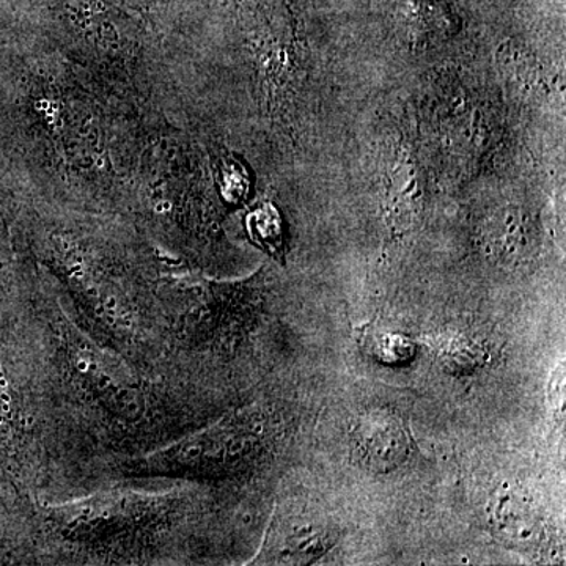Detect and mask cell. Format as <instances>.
Returning <instances> with one entry per match:
<instances>
[{
    "instance_id": "277c9868",
    "label": "cell",
    "mask_w": 566,
    "mask_h": 566,
    "mask_svg": "<svg viewBox=\"0 0 566 566\" xmlns=\"http://www.w3.org/2000/svg\"><path fill=\"white\" fill-rule=\"evenodd\" d=\"M132 10L166 41L167 50L193 36L203 0H117Z\"/></svg>"
},
{
    "instance_id": "5b68a950",
    "label": "cell",
    "mask_w": 566,
    "mask_h": 566,
    "mask_svg": "<svg viewBox=\"0 0 566 566\" xmlns=\"http://www.w3.org/2000/svg\"><path fill=\"white\" fill-rule=\"evenodd\" d=\"M360 346L371 359L386 365L408 364L416 356L417 346L408 335L379 324H368L359 334Z\"/></svg>"
},
{
    "instance_id": "52a82bcc",
    "label": "cell",
    "mask_w": 566,
    "mask_h": 566,
    "mask_svg": "<svg viewBox=\"0 0 566 566\" xmlns=\"http://www.w3.org/2000/svg\"><path fill=\"white\" fill-rule=\"evenodd\" d=\"M385 422V420H382ZM368 430H364V442L368 450L374 449V452L368 455L374 458H381V464H395V458L403 455L406 452V439L400 424L394 422L379 423L374 428V424H367Z\"/></svg>"
},
{
    "instance_id": "7a4b0ae2",
    "label": "cell",
    "mask_w": 566,
    "mask_h": 566,
    "mask_svg": "<svg viewBox=\"0 0 566 566\" xmlns=\"http://www.w3.org/2000/svg\"><path fill=\"white\" fill-rule=\"evenodd\" d=\"M9 20L126 98L178 120L166 41L117 0H13Z\"/></svg>"
},
{
    "instance_id": "8992f818",
    "label": "cell",
    "mask_w": 566,
    "mask_h": 566,
    "mask_svg": "<svg viewBox=\"0 0 566 566\" xmlns=\"http://www.w3.org/2000/svg\"><path fill=\"white\" fill-rule=\"evenodd\" d=\"M245 232L253 244L270 253L277 262L285 263V234L281 212L271 202L260 203L248 212Z\"/></svg>"
},
{
    "instance_id": "ba28073f",
    "label": "cell",
    "mask_w": 566,
    "mask_h": 566,
    "mask_svg": "<svg viewBox=\"0 0 566 566\" xmlns=\"http://www.w3.org/2000/svg\"><path fill=\"white\" fill-rule=\"evenodd\" d=\"M11 411V392L9 379H7L6 368L0 360V428L9 420Z\"/></svg>"
},
{
    "instance_id": "6da1fadb",
    "label": "cell",
    "mask_w": 566,
    "mask_h": 566,
    "mask_svg": "<svg viewBox=\"0 0 566 566\" xmlns=\"http://www.w3.org/2000/svg\"><path fill=\"white\" fill-rule=\"evenodd\" d=\"M164 115L3 21L0 170L32 203L129 219L145 145Z\"/></svg>"
},
{
    "instance_id": "3957f363",
    "label": "cell",
    "mask_w": 566,
    "mask_h": 566,
    "mask_svg": "<svg viewBox=\"0 0 566 566\" xmlns=\"http://www.w3.org/2000/svg\"><path fill=\"white\" fill-rule=\"evenodd\" d=\"M61 331L63 368L106 422L109 420L129 433L155 422V395L129 368L77 334L71 324H63Z\"/></svg>"
}]
</instances>
